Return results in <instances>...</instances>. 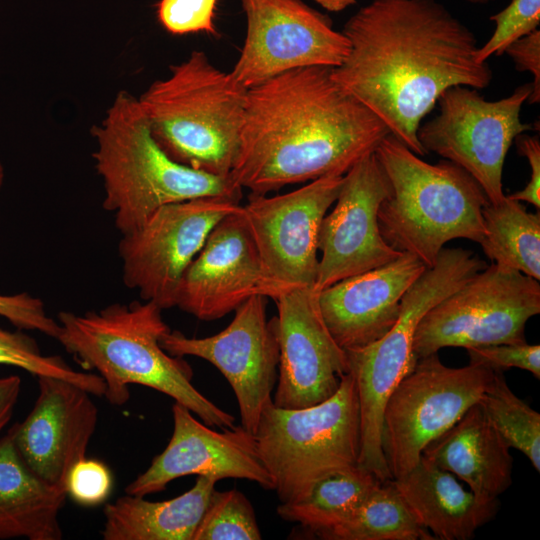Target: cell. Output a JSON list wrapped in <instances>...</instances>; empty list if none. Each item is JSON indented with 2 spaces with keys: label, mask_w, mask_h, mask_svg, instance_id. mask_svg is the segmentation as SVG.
<instances>
[{
  "label": "cell",
  "mask_w": 540,
  "mask_h": 540,
  "mask_svg": "<svg viewBox=\"0 0 540 540\" xmlns=\"http://www.w3.org/2000/svg\"><path fill=\"white\" fill-rule=\"evenodd\" d=\"M350 48L332 77L418 156L417 132L440 95L492 80L474 33L437 0H372L345 23Z\"/></svg>",
  "instance_id": "obj_1"
},
{
  "label": "cell",
  "mask_w": 540,
  "mask_h": 540,
  "mask_svg": "<svg viewBox=\"0 0 540 540\" xmlns=\"http://www.w3.org/2000/svg\"><path fill=\"white\" fill-rule=\"evenodd\" d=\"M310 66L248 89L230 173L252 194L342 176L390 134L384 122L332 77Z\"/></svg>",
  "instance_id": "obj_2"
},
{
  "label": "cell",
  "mask_w": 540,
  "mask_h": 540,
  "mask_svg": "<svg viewBox=\"0 0 540 540\" xmlns=\"http://www.w3.org/2000/svg\"><path fill=\"white\" fill-rule=\"evenodd\" d=\"M161 312L151 301L114 303L84 314L61 311L55 339L82 368L97 372L112 405L129 400V385H142L168 395L208 426L233 428L234 416L193 386L188 362L161 347V337L171 330Z\"/></svg>",
  "instance_id": "obj_3"
},
{
  "label": "cell",
  "mask_w": 540,
  "mask_h": 540,
  "mask_svg": "<svg viewBox=\"0 0 540 540\" xmlns=\"http://www.w3.org/2000/svg\"><path fill=\"white\" fill-rule=\"evenodd\" d=\"M92 154L103 181V208L121 234L140 226L166 204L208 196L240 200L232 177L198 171L172 160L155 141L138 98L117 93L106 115L91 129Z\"/></svg>",
  "instance_id": "obj_4"
},
{
  "label": "cell",
  "mask_w": 540,
  "mask_h": 540,
  "mask_svg": "<svg viewBox=\"0 0 540 540\" xmlns=\"http://www.w3.org/2000/svg\"><path fill=\"white\" fill-rule=\"evenodd\" d=\"M374 152L391 186L378 211L387 244L431 268L447 242L480 243L489 201L469 173L448 160L427 163L391 134Z\"/></svg>",
  "instance_id": "obj_5"
},
{
  "label": "cell",
  "mask_w": 540,
  "mask_h": 540,
  "mask_svg": "<svg viewBox=\"0 0 540 540\" xmlns=\"http://www.w3.org/2000/svg\"><path fill=\"white\" fill-rule=\"evenodd\" d=\"M248 89L193 51L138 98L152 135L172 160L229 176L240 142Z\"/></svg>",
  "instance_id": "obj_6"
},
{
  "label": "cell",
  "mask_w": 540,
  "mask_h": 540,
  "mask_svg": "<svg viewBox=\"0 0 540 540\" xmlns=\"http://www.w3.org/2000/svg\"><path fill=\"white\" fill-rule=\"evenodd\" d=\"M486 266L472 251L443 248L436 264L427 268L405 292L393 327L369 345L345 350L348 373L354 378L359 402L358 465L381 482L392 480L381 444L383 411L393 389L417 362L413 354L416 329L432 307Z\"/></svg>",
  "instance_id": "obj_7"
},
{
  "label": "cell",
  "mask_w": 540,
  "mask_h": 540,
  "mask_svg": "<svg viewBox=\"0 0 540 540\" xmlns=\"http://www.w3.org/2000/svg\"><path fill=\"white\" fill-rule=\"evenodd\" d=\"M281 503L303 498L327 474L358 465L361 432L356 385L345 374L327 400L299 409L269 404L253 434Z\"/></svg>",
  "instance_id": "obj_8"
},
{
  "label": "cell",
  "mask_w": 540,
  "mask_h": 540,
  "mask_svg": "<svg viewBox=\"0 0 540 540\" xmlns=\"http://www.w3.org/2000/svg\"><path fill=\"white\" fill-rule=\"evenodd\" d=\"M539 313V280L492 263L423 316L414 335V357L445 347L525 343L526 323Z\"/></svg>",
  "instance_id": "obj_9"
},
{
  "label": "cell",
  "mask_w": 540,
  "mask_h": 540,
  "mask_svg": "<svg viewBox=\"0 0 540 540\" xmlns=\"http://www.w3.org/2000/svg\"><path fill=\"white\" fill-rule=\"evenodd\" d=\"M492 375L476 364L448 367L437 353L417 360L383 411L381 444L392 479L408 473L426 446L479 402Z\"/></svg>",
  "instance_id": "obj_10"
},
{
  "label": "cell",
  "mask_w": 540,
  "mask_h": 540,
  "mask_svg": "<svg viewBox=\"0 0 540 540\" xmlns=\"http://www.w3.org/2000/svg\"><path fill=\"white\" fill-rule=\"evenodd\" d=\"M532 84L517 87L511 95L487 101L477 89L456 85L438 98L439 113L418 128L426 153L434 152L469 173L489 203L505 199L503 167L514 139L533 129L520 112L532 93Z\"/></svg>",
  "instance_id": "obj_11"
},
{
  "label": "cell",
  "mask_w": 540,
  "mask_h": 540,
  "mask_svg": "<svg viewBox=\"0 0 540 540\" xmlns=\"http://www.w3.org/2000/svg\"><path fill=\"white\" fill-rule=\"evenodd\" d=\"M240 200L200 197L166 204L140 226L122 234L118 253L122 279L143 301L175 307L181 278L212 229L240 209Z\"/></svg>",
  "instance_id": "obj_12"
},
{
  "label": "cell",
  "mask_w": 540,
  "mask_h": 540,
  "mask_svg": "<svg viewBox=\"0 0 540 540\" xmlns=\"http://www.w3.org/2000/svg\"><path fill=\"white\" fill-rule=\"evenodd\" d=\"M247 28L230 72L249 89L282 73L310 66L337 67L346 58L347 37L328 16L301 0H241Z\"/></svg>",
  "instance_id": "obj_13"
},
{
  "label": "cell",
  "mask_w": 540,
  "mask_h": 540,
  "mask_svg": "<svg viewBox=\"0 0 540 540\" xmlns=\"http://www.w3.org/2000/svg\"><path fill=\"white\" fill-rule=\"evenodd\" d=\"M266 306L267 297L254 295L234 311L230 324L217 334L190 338L169 330L160 339L170 355L204 359L223 374L235 394L241 426L252 434L263 410L273 402L278 377L276 318L267 320Z\"/></svg>",
  "instance_id": "obj_14"
},
{
  "label": "cell",
  "mask_w": 540,
  "mask_h": 540,
  "mask_svg": "<svg viewBox=\"0 0 540 540\" xmlns=\"http://www.w3.org/2000/svg\"><path fill=\"white\" fill-rule=\"evenodd\" d=\"M342 183L343 175L326 176L281 195L250 193L241 206L266 277L278 295L296 287H314L319 227Z\"/></svg>",
  "instance_id": "obj_15"
},
{
  "label": "cell",
  "mask_w": 540,
  "mask_h": 540,
  "mask_svg": "<svg viewBox=\"0 0 540 540\" xmlns=\"http://www.w3.org/2000/svg\"><path fill=\"white\" fill-rule=\"evenodd\" d=\"M390 192V182L375 152L362 157L343 175L336 204L319 227L317 246L322 256L315 292L403 253L386 243L379 228V207Z\"/></svg>",
  "instance_id": "obj_16"
},
{
  "label": "cell",
  "mask_w": 540,
  "mask_h": 540,
  "mask_svg": "<svg viewBox=\"0 0 540 540\" xmlns=\"http://www.w3.org/2000/svg\"><path fill=\"white\" fill-rule=\"evenodd\" d=\"M274 301L280 357L273 404L299 409L321 403L348 373L346 351L328 330L313 288H292Z\"/></svg>",
  "instance_id": "obj_17"
},
{
  "label": "cell",
  "mask_w": 540,
  "mask_h": 540,
  "mask_svg": "<svg viewBox=\"0 0 540 540\" xmlns=\"http://www.w3.org/2000/svg\"><path fill=\"white\" fill-rule=\"evenodd\" d=\"M254 295L274 300L278 292L266 277L240 207L212 229L185 270L175 307L199 320L213 321Z\"/></svg>",
  "instance_id": "obj_18"
},
{
  "label": "cell",
  "mask_w": 540,
  "mask_h": 540,
  "mask_svg": "<svg viewBox=\"0 0 540 540\" xmlns=\"http://www.w3.org/2000/svg\"><path fill=\"white\" fill-rule=\"evenodd\" d=\"M184 405L172 406L173 432L166 448L125 489L126 494L146 496L166 489L187 475L217 481L234 478L258 483L274 490L275 482L263 465L254 435L242 426L217 432L198 421Z\"/></svg>",
  "instance_id": "obj_19"
},
{
  "label": "cell",
  "mask_w": 540,
  "mask_h": 540,
  "mask_svg": "<svg viewBox=\"0 0 540 540\" xmlns=\"http://www.w3.org/2000/svg\"><path fill=\"white\" fill-rule=\"evenodd\" d=\"M31 412L9 432L28 466L47 482L64 487L70 468L86 457L98 421L91 394L56 377H37Z\"/></svg>",
  "instance_id": "obj_20"
},
{
  "label": "cell",
  "mask_w": 540,
  "mask_h": 540,
  "mask_svg": "<svg viewBox=\"0 0 540 540\" xmlns=\"http://www.w3.org/2000/svg\"><path fill=\"white\" fill-rule=\"evenodd\" d=\"M426 269L419 258L403 252L317 292L323 320L338 345L360 348L384 336L399 317L405 292Z\"/></svg>",
  "instance_id": "obj_21"
},
{
  "label": "cell",
  "mask_w": 540,
  "mask_h": 540,
  "mask_svg": "<svg viewBox=\"0 0 540 540\" xmlns=\"http://www.w3.org/2000/svg\"><path fill=\"white\" fill-rule=\"evenodd\" d=\"M509 450L476 403L430 442L422 456L466 483L479 500L493 502L512 484L513 458Z\"/></svg>",
  "instance_id": "obj_22"
},
{
  "label": "cell",
  "mask_w": 540,
  "mask_h": 540,
  "mask_svg": "<svg viewBox=\"0 0 540 540\" xmlns=\"http://www.w3.org/2000/svg\"><path fill=\"white\" fill-rule=\"evenodd\" d=\"M392 480L416 520L435 539H472L499 509L498 500H479L452 473L424 456L408 473Z\"/></svg>",
  "instance_id": "obj_23"
},
{
  "label": "cell",
  "mask_w": 540,
  "mask_h": 540,
  "mask_svg": "<svg viewBox=\"0 0 540 540\" xmlns=\"http://www.w3.org/2000/svg\"><path fill=\"white\" fill-rule=\"evenodd\" d=\"M67 494L36 474L11 433L0 439V539L60 540L59 513Z\"/></svg>",
  "instance_id": "obj_24"
},
{
  "label": "cell",
  "mask_w": 540,
  "mask_h": 540,
  "mask_svg": "<svg viewBox=\"0 0 540 540\" xmlns=\"http://www.w3.org/2000/svg\"><path fill=\"white\" fill-rule=\"evenodd\" d=\"M218 481L197 476L194 486L165 501L126 494L104 506V540H192Z\"/></svg>",
  "instance_id": "obj_25"
},
{
  "label": "cell",
  "mask_w": 540,
  "mask_h": 540,
  "mask_svg": "<svg viewBox=\"0 0 540 540\" xmlns=\"http://www.w3.org/2000/svg\"><path fill=\"white\" fill-rule=\"evenodd\" d=\"M381 483L359 465L342 468L318 480L303 498L281 503L277 514L320 536L349 520Z\"/></svg>",
  "instance_id": "obj_26"
},
{
  "label": "cell",
  "mask_w": 540,
  "mask_h": 540,
  "mask_svg": "<svg viewBox=\"0 0 540 540\" xmlns=\"http://www.w3.org/2000/svg\"><path fill=\"white\" fill-rule=\"evenodd\" d=\"M480 245L495 264L540 280V213H530L508 196L482 210Z\"/></svg>",
  "instance_id": "obj_27"
},
{
  "label": "cell",
  "mask_w": 540,
  "mask_h": 540,
  "mask_svg": "<svg viewBox=\"0 0 540 540\" xmlns=\"http://www.w3.org/2000/svg\"><path fill=\"white\" fill-rule=\"evenodd\" d=\"M327 540H434L416 520L393 480L381 483L345 523L323 533Z\"/></svg>",
  "instance_id": "obj_28"
},
{
  "label": "cell",
  "mask_w": 540,
  "mask_h": 540,
  "mask_svg": "<svg viewBox=\"0 0 540 540\" xmlns=\"http://www.w3.org/2000/svg\"><path fill=\"white\" fill-rule=\"evenodd\" d=\"M478 403L508 446L524 454L540 472V414L512 392L503 371H493Z\"/></svg>",
  "instance_id": "obj_29"
},
{
  "label": "cell",
  "mask_w": 540,
  "mask_h": 540,
  "mask_svg": "<svg viewBox=\"0 0 540 540\" xmlns=\"http://www.w3.org/2000/svg\"><path fill=\"white\" fill-rule=\"evenodd\" d=\"M0 364L21 368L36 377L51 376L72 382L94 396H103L105 383L98 375L73 369L60 356L42 354L29 335L0 327Z\"/></svg>",
  "instance_id": "obj_30"
},
{
  "label": "cell",
  "mask_w": 540,
  "mask_h": 540,
  "mask_svg": "<svg viewBox=\"0 0 540 540\" xmlns=\"http://www.w3.org/2000/svg\"><path fill=\"white\" fill-rule=\"evenodd\" d=\"M255 511L236 489L213 490L192 540H259Z\"/></svg>",
  "instance_id": "obj_31"
},
{
  "label": "cell",
  "mask_w": 540,
  "mask_h": 540,
  "mask_svg": "<svg viewBox=\"0 0 540 540\" xmlns=\"http://www.w3.org/2000/svg\"><path fill=\"white\" fill-rule=\"evenodd\" d=\"M495 29L490 39L478 47L475 58L485 63L492 55H501L516 40L538 29L540 0H511L500 12L490 16Z\"/></svg>",
  "instance_id": "obj_32"
},
{
  "label": "cell",
  "mask_w": 540,
  "mask_h": 540,
  "mask_svg": "<svg viewBox=\"0 0 540 540\" xmlns=\"http://www.w3.org/2000/svg\"><path fill=\"white\" fill-rule=\"evenodd\" d=\"M217 0H160L159 22L174 35L206 32L216 35L214 23Z\"/></svg>",
  "instance_id": "obj_33"
},
{
  "label": "cell",
  "mask_w": 540,
  "mask_h": 540,
  "mask_svg": "<svg viewBox=\"0 0 540 540\" xmlns=\"http://www.w3.org/2000/svg\"><path fill=\"white\" fill-rule=\"evenodd\" d=\"M113 477L108 466L97 459L86 457L68 471L64 488L67 496L82 506H97L111 493Z\"/></svg>",
  "instance_id": "obj_34"
},
{
  "label": "cell",
  "mask_w": 540,
  "mask_h": 540,
  "mask_svg": "<svg viewBox=\"0 0 540 540\" xmlns=\"http://www.w3.org/2000/svg\"><path fill=\"white\" fill-rule=\"evenodd\" d=\"M469 363L491 370L518 368L540 378V346L538 344H497L466 349Z\"/></svg>",
  "instance_id": "obj_35"
},
{
  "label": "cell",
  "mask_w": 540,
  "mask_h": 540,
  "mask_svg": "<svg viewBox=\"0 0 540 540\" xmlns=\"http://www.w3.org/2000/svg\"><path fill=\"white\" fill-rule=\"evenodd\" d=\"M0 316L21 330L39 331L53 338L59 331L57 320L47 314L44 302L28 293L0 294Z\"/></svg>",
  "instance_id": "obj_36"
},
{
  "label": "cell",
  "mask_w": 540,
  "mask_h": 540,
  "mask_svg": "<svg viewBox=\"0 0 540 540\" xmlns=\"http://www.w3.org/2000/svg\"><path fill=\"white\" fill-rule=\"evenodd\" d=\"M519 71H528L533 76L532 93L528 102L540 101V31L539 29L510 44L505 52Z\"/></svg>",
  "instance_id": "obj_37"
},
{
  "label": "cell",
  "mask_w": 540,
  "mask_h": 540,
  "mask_svg": "<svg viewBox=\"0 0 540 540\" xmlns=\"http://www.w3.org/2000/svg\"><path fill=\"white\" fill-rule=\"evenodd\" d=\"M520 155L526 157L531 167V175L526 186L511 195L509 198L516 201H525L540 209V140L539 137L520 134L516 138Z\"/></svg>",
  "instance_id": "obj_38"
},
{
  "label": "cell",
  "mask_w": 540,
  "mask_h": 540,
  "mask_svg": "<svg viewBox=\"0 0 540 540\" xmlns=\"http://www.w3.org/2000/svg\"><path fill=\"white\" fill-rule=\"evenodd\" d=\"M21 391V379L17 375L0 378V431L12 417Z\"/></svg>",
  "instance_id": "obj_39"
},
{
  "label": "cell",
  "mask_w": 540,
  "mask_h": 540,
  "mask_svg": "<svg viewBox=\"0 0 540 540\" xmlns=\"http://www.w3.org/2000/svg\"><path fill=\"white\" fill-rule=\"evenodd\" d=\"M314 1L329 12H340L349 6L356 4V0H314Z\"/></svg>",
  "instance_id": "obj_40"
},
{
  "label": "cell",
  "mask_w": 540,
  "mask_h": 540,
  "mask_svg": "<svg viewBox=\"0 0 540 540\" xmlns=\"http://www.w3.org/2000/svg\"><path fill=\"white\" fill-rule=\"evenodd\" d=\"M467 2L471 3V4H487L489 2H492L494 0H466Z\"/></svg>",
  "instance_id": "obj_41"
},
{
  "label": "cell",
  "mask_w": 540,
  "mask_h": 540,
  "mask_svg": "<svg viewBox=\"0 0 540 540\" xmlns=\"http://www.w3.org/2000/svg\"><path fill=\"white\" fill-rule=\"evenodd\" d=\"M3 182H4V167L0 161V190L2 188Z\"/></svg>",
  "instance_id": "obj_42"
}]
</instances>
